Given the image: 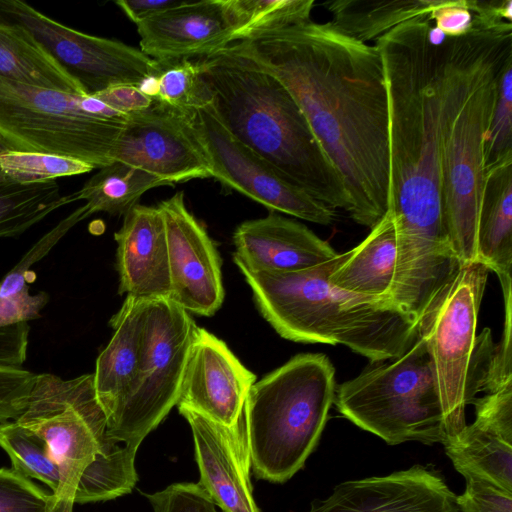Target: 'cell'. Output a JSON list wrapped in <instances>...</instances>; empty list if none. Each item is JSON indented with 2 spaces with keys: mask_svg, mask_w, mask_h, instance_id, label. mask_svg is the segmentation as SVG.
Segmentation results:
<instances>
[{
  "mask_svg": "<svg viewBox=\"0 0 512 512\" xmlns=\"http://www.w3.org/2000/svg\"><path fill=\"white\" fill-rule=\"evenodd\" d=\"M222 52L282 83L340 173L350 217L373 228L388 211L390 184L388 96L377 48L330 21L308 18L258 32Z\"/></svg>",
  "mask_w": 512,
  "mask_h": 512,
  "instance_id": "6da1fadb",
  "label": "cell"
},
{
  "mask_svg": "<svg viewBox=\"0 0 512 512\" xmlns=\"http://www.w3.org/2000/svg\"><path fill=\"white\" fill-rule=\"evenodd\" d=\"M430 23L408 21L374 44L388 96V212L397 234L392 296L412 308L426 304L461 266L450 246L440 186L446 43H428Z\"/></svg>",
  "mask_w": 512,
  "mask_h": 512,
  "instance_id": "7a4b0ae2",
  "label": "cell"
},
{
  "mask_svg": "<svg viewBox=\"0 0 512 512\" xmlns=\"http://www.w3.org/2000/svg\"><path fill=\"white\" fill-rule=\"evenodd\" d=\"M512 54V26L474 27L449 37L441 102L440 186L451 249L461 265L477 262V222L486 164V133L500 68Z\"/></svg>",
  "mask_w": 512,
  "mask_h": 512,
  "instance_id": "3957f363",
  "label": "cell"
},
{
  "mask_svg": "<svg viewBox=\"0 0 512 512\" xmlns=\"http://www.w3.org/2000/svg\"><path fill=\"white\" fill-rule=\"evenodd\" d=\"M198 63L212 112L234 138L314 199L348 212L340 173L279 80L223 52Z\"/></svg>",
  "mask_w": 512,
  "mask_h": 512,
  "instance_id": "277c9868",
  "label": "cell"
},
{
  "mask_svg": "<svg viewBox=\"0 0 512 512\" xmlns=\"http://www.w3.org/2000/svg\"><path fill=\"white\" fill-rule=\"evenodd\" d=\"M335 258L295 272L240 271L261 314L281 337L341 344L371 362L404 354L418 338L416 319L393 304L331 284Z\"/></svg>",
  "mask_w": 512,
  "mask_h": 512,
  "instance_id": "5b68a950",
  "label": "cell"
},
{
  "mask_svg": "<svg viewBox=\"0 0 512 512\" xmlns=\"http://www.w3.org/2000/svg\"><path fill=\"white\" fill-rule=\"evenodd\" d=\"M335 392L334 366L320 353L298 354L251 386L244 412L257 478L282 483L303 467L320 440Z\"/></svg>",
  "mask_w": 512,
  "mask_h": 512,
  "instance_id": "8992f818",
  "label": "cell"
},
{
  "mask_svg": "<svg viewBox=\"0 0 512 512\" xmlns=\"http://www.w3.org/2000/svg\"><path fill=\"white\" fill-rule=\"evenodd\" d=\"M128 115L91 95L22 84L0 76V134L14 151L113 162Z\"/></svg>",
  "mask_w": 512,
  "mask_h": 512,
  "instance_id": "52a82bcc",
  "label": "cell"
},
{
  "mask_svg": "<svg viewBox=\"0 0 512 512\" xmlns=\"http://www.w3.org/2000/svg\"><path fill=\"white\" fill-rule=\"evenodd\" d=\"M340 414L389 445L444 444L449 436L424 340L336 386Z\"/></svg>",
  "mask_w": 512,
  "mask_h": 512,
  "instance_id": "ba28073f",
  "label": "cell"
},
{
  "mask_svg": "<svg viewBox=\"0 0 512 512\" xmlns=\"http://www.w3.org/2000/svg\"><path fill=\"white\" fill-rule=\"evenodd\" d=\"M15 421L48 444L60 474L54 496L69 510H73L80 477L96 456L113 462L127 454L108 435L93 373L71 379L51 373L36 374L26 406Z\"/></svg>",
  "mask_w": 512,
  "mask_h": 512,
  "instance_id": "9c48e42d",
  "label": "cell"
},
{
  "mask_svg": "<svg viewBox=\"0 0 512 512\" xmlns=\"http://www.w3.org/2000/svg\"><path fill=\"white\" fill-rule=\"evenodd\" d=\"M488 273L489 269L478 261L461 265L418 320V333L428 352L448 440L467 425L466 407L477 394L476 327Z\"/></svg>",
  "mask_w": 512,
  "mask_h": 512,
  "instance_id": "30bf717a",
  "label": "cell"
},
{
  "mask_svg": "<svg viewBox=\"0 0 512 512\" xmlns=\"http://www.w3.org/2000/svg\"><path fill=\"white\" fill-rule=\"evenodd\" d=\"M196 326L170 298L145 299L138 382L113 435L127 450L136 454L176 405Z\"/></svg>",
  "mask_w": 512,
  "mask_h": 512,
  "instance_id": "8fae6325",
  "label": "cell"
},
{
  "mask_svg": "<svg viewBox=\"0 0 512 512\" xmlns=\"http://www.w3.org/2000/svg\"><path fill=\"white\" fill-rule=\"evenodd\" d=\"M0 19L26 28L88 95L115 85L139 87L162 68L140 49L67 27L23 1L0 0Z\"/></svg>",
  "mask_w": 512,
  "mask_h": 512,
  "instance_id": "7c38bea8",
  "label": "cell"
},
{
  "mask_svg": "<svg viewBox=\"0 0 512 512\" xmlns=\"http://www.w3.org/2000/svg\"><path fill=\"white\" fill-rule=\"evenodd\" d=\"M208 163L211 177L270 211L329 225L335 209L295 186L272 165L234 138L209 105L184 114Z\"/></svg>",
  "mask_w": 512,
  "mask_h": 512,
  "instance_id": "4fadbf2b",
  "label": "cell"
},
{
  "mask_svg": "<svg viewBox=\"0 0 512 512\" xmlns=\"http://www.w3.org/2000/svg\"><path fill=\"white\" fill-rule=\"evenodd\" d=\"M114 161L144 170L164 186L211 177L185 115L156 100L149 109L127 116Z\"/></svg>",
  "mask_w": 512,
  "mask_h": 512,
  "instance_id": "5bb4252c",
  "label": "cell"
},
{
  "mask_svg": "<svg viewBox=\"0 0 512 512\" xmlns=\"http://www.w3.org/2000/svg\"><path fill=\"white\" fill-rule=\"evenodd\" d=\"M157 207L166 232L170 299L186 311L214 315L224 300L221 259L214 242L187 209L183 192Z\"/></svg>",
  "mask_w": 512,
  "mask_h": 512,
  "instance_id": "9a60e30c",
  "label": "cell"
},
{
  "mask_svg": "<svg viewBox=\"0 0 512 512\" xmlns=\"http://www.w3.org/2000/svg\"><path fill=\"white\" fill-rule=\"evenodd\" d=\"M255 380L221 339L196 326L176 405L236 429Z\"/></svg>",
  "mask_w": 512,
  "mask_h": 512,
  "instance_id": "2e32d148",
  "label": "cell"
},
{
  "mask_svg": "<svg viewBox=\"0 0 512 512\" xmlns=\"http://www.w3.org/2000/svg\"><path fill=\"white\" fill-rule=\"evenodd\" d=\"M308 512H460L456 495L435 471L414 465L386 476L338 484Z\"/></svg>",
  "mask_w": 512,
  "mask_h": 512,
  "instance_id": "e0dca14e",
  "label": "cell"
},
{
  "mask_svg": "<svg viewBox=\"0 0 512 512\" xmlns=\"http://www.w3.org/2000/svg\"><path fill=\"white\" fill-rule=\"evenodd\" d=\"M136 26L140 50L161 64L209 58L234 42L223 0L182 1Z\"/></svg>",
  "mask_w": 512,
  "mask_h": 512,
  "instance_id": "ac0fdd59",
  "label": "cell"
},
{
  "mask_svg": "<svg viewBox=\"0 0 512 512\" xmlns=\"http://www.w3.org/2000/svg\"><path fill=\"white\" fill-rule=\"evenodd\" d=\"M178 410L192 429L199 484L223 512H260L249 480L245 428L231 429L190 409Z\"/></svg>",
  "mask_w": 512,
  "mask_h": 512,
  "instance_id": "d6986e66",
  "label": "cell"
},
{
  "mask_svg": "<svg viewBox=\"0 0 512 512\" xmlns=\"http://www.w3.org/2000/svg\"><path fill=\"white\" fill-rule=\"evenodd\" d=\"M239 269L295 272L323 264L338 253L304 224L275 211L242 222L233 234Z\"/></svg>",
  "mask_w": 512,
  "mask_h": 512,
  "instance_id": "ffe728a7",
  "label": "cell"
},
{
  "mask_svg": "<svg viewBox=\"0 0 512 512\" xmlns=\"http://www.w3.org/2000/svg\"><path fill=\"white\" fill-rule=\"evenodd\" d=\"M119 294L139 299L170 298L165 225L159 208L137 204L114 234Z\"/></svg>",
  "mask_w": 512,
  "mask_h": 512,
  "instance_id": "44dd1931",
  "label": "cell"
},
{
  "mask_svg": "<svg viewBox=\"0 0 512 512\" xmlns=\"http://www.w3.org/2000/svg\"><path fill=\"white\" fill-rule=\"evenodd\" d=\"M144 302L145 299L126 296L109 321L114 333L99 354L93 372L95 393L106 415L108 435L117 445L113 435L139 377Z\"/></svg>",
  "mask_w": 512,
  "mask_h": 512,
  "instance_id": "7402d4cb",
  "label": "cell"
},
{
  "mask_svg": "<svg viewBox=\"0 0 512 512\" xmlns=\"http://www.w3.org/2000/svg\"><path fill=\"white\" fill-rule=\"evenodd\" d=\"M396 270L397 234L387 211L361 243L337 255L328 279L347 292L392 304Z\"/></svg>",
  "mask_w": 512,
  "mask_h": 512,
  "instance_id": "603a6c76",
  "label": "cell"
},
{
  "mask_svg": "<svg viewBox=\"0 0 512 512\" xmlns=\"http://www.w3.org/2000/svg\"><path fill=\"white\" fill-rule=\"evenodd\" d=\"M477 261L511 279L512 268V159L486 169L477 222Z\"/></svg>",
  "mask_w": 512,
  "mask_h": 512,
  "instance_id": "cb8c5ba5",
  "label": "cell"
},
{
  "mask_svg": "<svg viewBox=\"0 0 512 512\" xmlns=\"http://www.w3.org/2000/svg\"><path fill=\"white\" fill-rule=\"evenodd\" d=\"M0 76L31 86L88 95L26 28L1 19Z\"/></svg>",
  "mask_w": 512,
  "mask_h": 512,
  "instance_id": "d4e9b609",
  "label": "cell"
},
{
  "mask_svg": "<svg viewBox=\"0 0 512 512\" xmlns=\"http://www.w3.org/2000/svg\"><path fill=\"white\" fill-rule=\"evenodd\" d=\"M439 0H335L322 5L330 23L344 34L368 44L394 27L412 20L430 21ZM431 22V21H430Z\"/></svg>",
  "mask_w": 512,
  "mask_h": 512,
  "instance_id": "484cf974",
  "label": "cell"
},
{
  "mask_svg": "<svg viewBox=\"0 0 512 512\" xmlns=\"http://www.w3.org/2000/svg\"><path fill=\"white\" fill-rule=\"evenodd\" d=\"M443 446L465 479L483 480L512 492V443L472 423Z\"/></svg>",
  "mask_w": 512,
  "mask_h": 512,
  "instance_id": "4316f807",
  "label": "cell"
},
{
  "mask_svg": "<svg viewBox=\"0 0 512 512\" xmlns=\"http://www.w3.org/2000/svg\"><path fill=\"white\" fill-rule=\"evenodd\" d=\"M62 195L56 180L20 184L0 170V239L22 235L54 211L76 202Z\"/></svg>",
  "mask_w": 512,
  "mask_h": 512,
  "instance_id": "83f0119b",
  "label": "cell"
},
{
  "mask_svg": "<svg viewBox=\"0 0 512 512\" xmlns=\"http://www.w3.org/2000/svg\"><path fill=\"white\" fill-rule=\"evenodd\" d=\"M158 186L164 184L144 170L114 161L100 168L74 193L77 201H86L83 206L88 216L97 212L124 216L145 192Z\"/></svg>",
  "mask_w": 512,
  "mask_h": 512,
  "instance_id": "f1b7e54d",
  "label": "cell"
},
{
  "mask_svg": "<svg viewBox=\"0 0 512 512\" xmlns=\"http://www.w3.org/2000/svg\"><path fill=\"white\" fill-rule=\"evenodd\" d=\"M314 4V0H223L234 42L311 18Z\"/></svg>",
  "mask_w": 512,
  "mask_h": 512,
  "instance_id": "f546056e",
  "label": "cell"
},
{
  "mask_svg": "<svg viewBox=\"0 0 512 512\" xmlns=\"http://www.w3.org/2000/svg\"><path fill=\"white\" fill-rule=\"evenodd\" d=\"M0 447L10 457L12 468L19 474L40 480L54 494L59 483L58 466L46 441L17 421L0 423Z\"/></svg>",
  "mask_w": 512,
  "mask_h": 512,
  "instance_id": "4dcf8cb0",
  "label": "cell"
},
{
  "mask_svg": "<svg viewBox=\"0 0 512 512\" xmlns=\"http://www.w3.org/2000/svg\"><path fill=\"white\" fill-rule=\"evenodd\" d=\"M150 81L148 95L176 112L186 114L211 102L198 61L162 64L160 72Z\"/></svg>",
  "mask_w": 512,
  "mask_h": 512,
  "instance_id": "1f68e13d",
  "label": "cell"
},
{
  "mask_svg": "<svg viewBox=\"0 0 512 512\" xmlns=\"http://www.w3.org/2000/svg\"><path fill=\"white\" fill-rule=\"evenodd\" d=\"M94 168L81 160L42 153L12 151L0 155V170L20 184L76 176L88 173Z\"/></svg>",
  "mask_w": 512,
  "mask_h": 512,
  "instance_id": "d6a6232c",
  "label": "cell"
},
{
  "mask_svg": "<svg viewBox=\"0 0 512 512\" xmlns=\"http://www.w3.org/2000/svg\"><path fill=\"white\" fill-rule=\"evenodd\" d=\"M512 159V54L503 62L497 95L486 133V169Z\"/></svg>",
  "mask_w": 512,
  "mask_h": 512,
  "instance_id": "836d02e7",
  "label": "cell"
},
{
  "mask_svg": "<svg viewBox=\"0 0 512 512\" xmlns=\"http://www.w3.org/2000/svg\"><path fill=\"white\" fill-rule=\"evenodd\" d=\"M0 512H72L61 506L30 478L13 469H0Z\"/></svg>",
  "mask_w": 512,
  "mask_h": 512,
  "instance_id": "e575fe53",
  "label": "cell"
},
{
  "mask_svg": "<svg viewBox=\"0 0 512 512\" xmlns=\"http://www.w3.org/2000/svg\"><path fill=\"white\" fill-rule=\"evenodd\" d=\"M143 494L153 512H223L199 483H176L154 494Z\"/></svg>",
  "mask_w": 512,
  "mask_h": 512,
  "instance_id": "d590c367",
  "label": "cell"
},
{
  "mask_svg": "<svg viewBox=\"0 0 512 512\" xmlns=\"http://www.w3.org/2000/svg\"><path fill=\"white\" fill-rule=\"evenodd\" d=\"M505 305V324L503 337L500 343L491 349L485 374L482 380L481 391L495 392L512 383V353H511V326H512V296L511 286L503 287Z\"/></svg>",
  "mask_w": 512,
  "mask_h": 512,
  "instance_id": "8d00e7d4",
  "label": "cell"
},
{
  "mask_svg": "<svg viewBox=\"0 0 512 512\" xmlns=\"http://www.w3.org/2000/svg\"><path fill=\"white\" fill-rule=\"evenodd\" d=\"M475 425L512 443V383L475 398Z\"/></svg>",
  "mask_w": 512,
  "mask_h": 512,
  "instance_id": "74e56055",
  "label": "cell"
},
{
  "mask_svg": "<svg viewBox=\"0 0 512 512\" xmlns=\"http://www.w3.org/2000/svg\"><path fill=\"white\" fill-rule=\"evenodd\" d=\"M465 480L464 492L456 495L460 512H512V492L483 480Z\"/></svg>",
  "mask_w": 512,
  "mask_h": 512,
  "instance_id": "f35d334b",
  "label": "cell"
},
{
  "mask_svg": "<svg viewBox=\"0 0 512 512\" xmlns=\"http://www.w3.org/2000/svg\"><path fill=\"white\" fill-rule=\"evenodd\" d=\"M430 21L448 37H462L473 28L469 0H439L430 13Z\"/></svg>",
  "mask_w": 512,
  "mask_h": 512,
  "instance_id": "ab89813d",
  "label": "cell"
},
{
  "mask_svg": "<svg viewBox=\"0 0 512 512\" xmlns=\"http://www.w3.org/2000/svg\"><path fill=\"white\" fill-rule=\"evenodd\" d=\"M48 301L49 295L44 291L34 295L26 291L0 299V328L39 318Z\"/></svg>",
  "mask_w": 512,
  "mask_h": 512,
  "instance_id": "60d3db41",
  "label": "cell"
},
{
  "mask_svg": "<svg viewBox=\"0 0 512 512\" xmlns=\"http://www.w3.org/2000/svg\"><path fill=\"white\" fill-rule=\"evenodd\" d=\"M113 110L129 115L149 109L154 99L135 85H115L91 95Z\"/></svg>",
  "mask_w": 512,
  "mask_h": 512,
  "instance_id": "b9f144b4",
  "label": "cell"
},
{
  "mask_svg": "<svg viewBox=\"0 0 512 512\" xmlns=\"http://www.w3.org/2000/svg\"><path fill=\"white\" fill-rule=\"evenodd\" d=\"M181 2V0H118L115 4L136 25Z\"/></svg>",
  "mask_w": 512,
  "mask_h": 512,
  "instance_id": "7bdbcfd3",
  "label": "cell"
},
{
  "mask_svg": "<svg viewBox=\"0 0 512 512\" xmlns=\"http://www.w3.org/2000/svg\"><path fill=\"white\" fill-rule=\"evenodd\" d=\"M24 406V398L21 395L0 393V423L15 420Z\"/></svg>",
  "mask_w": 512,
  "mask_h": 512,
  "instance_id": "ee69618b",
  "label": "cell"
},
{
  "mask_svg": "<svg viewBox=\"0 0 512 512\" xmlns=\"http://www.w3.org/2000/svg\"><path fill=\"white\" fill-rule=\"evenodd\" d=\"M17 380L16 371L8 367H0V393H8L14 389Z\"/></svg>",
  "mask_w": 512,
  "mask_h": 512,
  "instance_id": "f6af8a7d",
  "label": "cell"
},
{
  "mask_svg": "<svg viewBox=\"0 0 512 512\" xmlns=\"http://www.w3.org/2000/svg\"><path fill=\"white\" fill-rule=\"evenodd\" d=\"M448 38L449 37L432 22L429 24L427 29V41L430 45L441 47L447 42Z\"/></svg>",
  "mask_w": 512,
  "mask_h": 512,
  "instance_id": "bcb514c9",
  "label": "cell"
},
{
  "mask_svg": "<svg viewBox=\"0 0 512 512\" xmlns=\"http://www.w3.org/2000/svg\"><path fill=\"white\" fill-rule=\"evenodd\" d=\"M14 151L9 142L0 134V155Z\"/></svg>",
  "mask_w": 512,
  "mask_h": 512,
  "instance_id": "7dc6e473",
  "label": "cell"
}]
</instances>
